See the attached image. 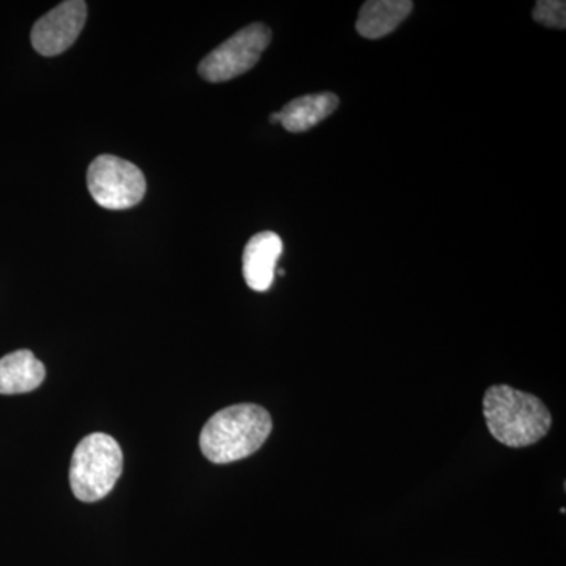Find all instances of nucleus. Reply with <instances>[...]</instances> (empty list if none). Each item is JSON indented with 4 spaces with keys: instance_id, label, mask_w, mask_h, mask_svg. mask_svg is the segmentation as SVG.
Wrapping results in <instances>:
<instances>
[{
    "instance_id": "f257e3e1",
    "label": "nucleus",
    "mask_w": 566,
    "mask_h": 566,
    "mask_svg": "<svg viewBox=\"0 0 566 566\" xmlns=\"http://www.w3.org/2000/svg\"><path fill=\"white\" fill-rule=\"evenodd\" d=\"M273 431V419L263 406H229L205 423L200 450L214 464L244 460L262 449Z\"/></svg>"
},
{
    "instance_id": "f03ea898",
    "label": "nucleus",
    "mask_w": 566,
    "mask_h": 566,
    "mask_svg": "<svg viewBox=\"0 0 566 566\" xmlns=\"http://www.w3.org/2000/svg\"><path fill=\"white\" fill-rule=\"evenodd\" d=\"M483 416L495 441L513 449L535 444L553 424V417L539 398L506 385L486 390Z\"/></svg>"
},
{
    "instance_id": "7ed1b4c3",
    "label": "nucleus",
    "mask_w": 566,
    "mask_h": 566,
    "mask_svg": "<svg viewBox=\"0 0 566 566\" xmlns=\"http://www.w3.org/2000/svg\"><path fill=\"white\" fill-rule=\"evenodd\" d=\"M122 471L123 452L112 436H85L71 458V490L82 502L102 501L114 490Z\"/></svg>"
},
{
    "instance_id": "20e7f679",
    "label": "nucleus",
    "mask_w": 566,
    "mask_h": 566,
    "mask_svg": "<svg viewBox=\"0 0 566 566\" xmlns=\"http://www.w3.org/2000/svg\"><path fill=\"white\" fill-rule=\"evenodd\" d=\"M91 196L106 210H128L144 199L147 181L139 167L117 156L102 155L88 167Z\"/></svg>"
},
{
    "instance_id": "39448f33",
    "label": "nucleus",
    "mask_w": 566,
    "mask_h": 566,
    "mask_svg": "<svg viewBox=\"0 0 566 566\" xmlns=\"http://www.w3.org/2000/svg\"><path fill=\"white\" fill-rule=\"evenodd\" d=\"M270 28L253 22L241 29L200 62L199 73L208 82H226L248 73L271 43Z\"/></svg>"
},
{
    "instance_id": "423d86ee",
    "label": "nucleus",
    "mask_w": 566,
    "mask_h": 566,
    "mask_svg": "<svg viewBox=\"0 0 566 566\" xmlns=\"http://www.w3.org/2000/svg\"><path fill=\"white\" fill-rule=\"evenodd\" d=\"M85 20H87V3L84 0L62 2L33 25L31 35L33 48L46 57L62 54L81 35Z\"/></svg>"
},
{
    "instance_id": "0eeeda50",
    "label": "nucleus",
    "mask_w": 566,
    "mask_h": 566,
    "mask_svg": "<svg viewBox=\"0 0 566 566\" xmlns=\"http://www.w3.org/2000/svg\"><path fill=\"white\" fill-rule=\"evenodd\" d=\"M282 252L283 243L277 233L262 232L251 238L243 253V275L249 289L260 293L271 289Z\"/></svg>"
},
{
    "instance_id": "6e6552de",
    "label": "nucleus",
    "mask_w": 566,
    "mask_h": 566,
    "mask_svg": "<svg viewBox=\"0 0 566 566\" xmlns=\"http://www.w3.org/2000/svg\"><path fill=\"white\" fill-rule=\"evenodd\" d=\"M46 378L43 363L29 349L7 354L0 359V394H28L39 389Z\"/></svg>"
},
{
    "instance_id": "1a4fd4ad",
    "label": "nucleus",
    "mask_w": 566,
    "mask_h": 566,
    "mask_svg": "<svg viewBox=\"0 0 566 566\" xmlns=\"http://www.w3.org/2000/svg\"><path fill=\"white\" fill-rule=\"evenodd\" d=\"M415 3L411 0H370L365 2L357 18L359 35L378 40L389 35L409 17Z\"/></svg>"
},
{
    "instance_id": "9d476101",
    "label": "nucleus",
    "mask_w": 566,
    "mask_h": 566,
    "mask_svg": "<svg viewBox=\"0 0 566 566\" xmlns=\"http://www.w3.org/2000/svg\"><path fill=\"white\" fill-rule=\"evenodd\" d=\"M338 107L334 93H315L293 99L279 114L283 128L290 133H304L329 117Z\"/></svg>"
},
{
    "instance_id": "9b49d317",
    "label": "nucleus",
    "mask_w": 566,
    "mask_h": 566,
    "mask_svg": "<svg viewBox=\"0 0 566 566\" xmlns=\"http://www.w3.org/2000/svg\"><path fill=\"white\" fill-rule=\"evenodd\" d=\"M534 20L546 28H566V3L564 0H539L534 10Z\"/></svg>"
},
{
    "instance_id": "f8f14e48",
    "label": "nucleus",
    "mask_w": 566,
    "mask_h": 566,
    "mask_svg": "<svg viewBox=\"0 0 566 566\" xmlns=\"http://www.w3.org/2000/svg\"><path fill=\"white\" fill-rule=\"evenodd\" d=\"M270 122L271 123H281V114H279V112H275V114L271 115Z\"/></svg>"
}]
</instances>
